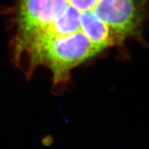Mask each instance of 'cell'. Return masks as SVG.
Returning a JSON list of instances; mask_svg holds the SVG:
<instances>
[{"label": "cell", "instance_id": "1", "mask_svg": "<svg viewBox=\"0 0 149 149\" xmlns=\"http://www.w3.org/2000/svg\"><path fill=\"white\" fill-rule=\"evenodd\" d=\"M148 0H17L15 61L28 76L40 66L54 85L73 68L138 35Z\"/></svg>", "mask_w": 149, "mask_h": 149}]
</instances>
